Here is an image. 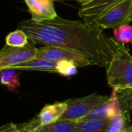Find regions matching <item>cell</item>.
Returning a JSON list of instances; mask_svg holds the SVG:
<instances>
[{
	"label": "cell",
	"mask_w": 132,
	"mask_h": 132,
	"mask_svg": "<svg viewBox=\"0 0 132 132\" xmlns=\"http://www.w3.org/2000/svg\"><path fill=\"white\" fill-rule=\"evenodd\" d=\"M18 29L35 44L62 47L84 55L91 65L108 68L119 43L94 22L70 20L57 16L43 22L22 20Z\"/></svg>",
	"instance_id": "1"
},
{
	"label": "cell",
	"mask_w": 132,
	"mask_h": 132,
	"mask_svg": "<svg viewBox=\"0 0 132 132\" xmlns=\"http://www.w3.org/2000/svg\"><path fill=\"white\" fill-rule=\"evenodd\" d=\"M107 70V81L113 90L132 89V56L125 44L118 50Z\"/></svg>",
	"instance_id": "2"
},
{
	"label": "cell",
	"mask_w": 132,
	"mask_h": 132,
	"mask_svg": "<svg viewBox=\"0 0 132 132\" xmlns=\"http://www.w3.org/2000/svg\"><path fill=\"white\" fill-rule=\"evenodd\" d=\"M109 97L94 93L88 96L67 101V109L59 121H78L98 106L104 104Z\"/></svg>",
	"instance_id": "3"
},
{
	"label": "cell",
	"mask_w": 132,
	"mask_h": 132,
	"mask_svg": "<svg viewBox=\"0 0 132 132\" xmlns=\"http://www.w3.org/2000/svg\"><path fill=\"white\" fill-rule=\"evenodd\" d=\"M67 109V103L56 102L44 106L38 115L29 122L20 125L26 132H38L42 128L59 121Z\"/></svg>",
	"instance_id": "4"
},
{
	"label": "cell",
	"mask_w": 132,
	"mask_h": 132,
	"mask_svg": "<svg viewBox=\"0 0 132 132\" xmlns=\"http://www.w3.org/2000/svg\"><path fill=\"white\" fill-rule=\"evenodd\" d=\"M38 49L31 40L22 47L5 45L0 52V70L11 68L14 66L36 59Z\"/></svg>",
	"instance_id": "5"
},
{
	"label": "cell",
	"mask_w": 132,
	"mask_h": 132,
	"mask_svg": "<svg viewBox=\"0 0 132 132\" xmlns=\"http://www.w3.org/2000/svg\"><path fill=\"white\" fill-rule=\"evenodd\" d=\"M132 0H125L114 6L99 18L94 23L101 29H115L130 23Z\"/></svg>",
	"instance_id": "6"
},
{
	"label": "cell",
	"mask_w": 132,
	"mask_h": 132,
	"mask_svg": "<svg viewBox=\"0 0 132 132\" xmlns=\"http://www.w3.org/2000/svg\"><path fill=\"white\" fill-rule=\"evenodd\" d=\"M36 59H48L56 62L61 60H68L73 62L78 67H84L91 65L90 61L82 53L56 46H44L43 47L39 48Z\"/></svg>",
	"instance_id": "7"
},
{
	"label": "cell",
	"mask_w": 132,
	"mask_h": 132,
	"mask_svg": "<svg viewBox=\"0 0 132 132\" xmlns=\"http://www.w3.org/2000/svg\"><path fill=\"white\" fill-rule=\"evenodd\" d=\"M125 0H94L82 6L78 11V15L84 22H94L108 11Z\"/></svg>",
	"instance_id": "8"
},
{
	"label": "cell",
	"mask_w": 132,
	"mask_h": 132,
	"mask_svg": "<svg viewBox=\"0 0 132 132\" xmlns=\"http://www.w3.org/2000/svg\"><path fill=\"white\" fill-rule=\"evenodd\" d=\"M120 114H122L120 104L114 90L109 99L103 104L98 106L87 115L79 120L78 121H90V120H103V119H111Z\"/></svg>",
	"instance_id": "9"
},
{
	"label": "cell",
	"mask_w": 132,
	"mask_h": 132,
	"mask_svg": "<svg viewBox=\"0 0 132 132\" xmlns=\"http://www.w3.org/2000/svg\"><path fill=\"white\" fill-rule=\"evenodd\" d=\"M26 3L31 19L34 22H43L56 18L54 0H24Z\"/></svg>",
	"instance_id": "10"
},
{
	"label": "cell",
	"mask_w": 132,
	"mask_h": 132,
	"mask_svg": "<svg viewBox=\"0 0 132 132\" xmlns=\"http://www.w3.org/2000/svg\"><path fill=\"white\" fill-rule=\"evenodd\" d=\"M57 62L48 59H33L21 64L14 66L13 68L16 70H37L46 71L50 73H57Z\"/></svg>",
	"instance_id": "11"
},
{
	"label": "cell",
	"mask_w": 132,
	"mask_h": 132,
	"mask_svg": "<svg viewBox=\"0 0 132 132\" xmlns=\"http://www.w3.org/2000/svg\"><path fill=\"white\" fill-rule=\"evenodd\" d=\"M111 119L77 121L74 132H108Z\"/></svg>",
	"instance_id": "12"
},
{
	"label": "cell",
	"mask_w": 132,
	"mask_h": 132,
	"mask_svg": "<svg viewBox=\"0 0 132 132\" xmlns=\"http://www.w3.org/2000/svg\"><path fill=\"white\" fill-rule=\"evenodd\" d=\"M1 84L7 87L10 91H16L20 87L19 76L16 70L13 68H5L0 70Z\"/></svg>",
	"instance_id": "13"
},
{
	"label": "cell",
	"mask_w": 132,
	"mask_h": 132,
	"mask_svg": "<svg viewBox=\"0 0 132 132\" xmlns=\"http://www.w3.org/2000/svg\"><path fill=\"white\" fill-rule=\"evenodd\" d=\"M120 104L122 114L124 115L126 122L129 123L130 113L132 108V89L128 90H114Z\"/></svg>",
	"instance_id": "14"
},
{
	"label": "cell",
	"mask_w": 132,
	"mask_h": 132,
	"mask_svg": "<svg viewBox=\"0 0 132 132\" xmlns=\"http://www.w3.org/2000/svg\"><path fill=\"white\" fill-rule=\"evenodd\" d=\"M77 121H57L48 126L42 128L38 132H74Z\"/></svg>",
	"instance_id": "15"
},
{
	"label": "cell",
	"mask_w": 132,
	"mask_h": 132,
	"mask_svg": "<svg viewBox=\"0 0 132 132\" xmlns=\"http://www.w3.org/2000/svg\"><path fill=\"white\" fill-rule=\"evenodd\" d=\"M29 39L27 34L22 29H16L5 37V45L14 47H22L25 46Z\"/></svg>",
	"instance_id": "16"
},
{
	"label": "cell",
	"mask_w": 132,
	"mask_h": 132,
	"mask_svg": "<svg viewBox=\"0 0 132 132\" xmlns=\"http://www.w3.org/2000/svg\"><path fill=\"white\" fill-rule=\"evenodd\" d=\"M114 36L119 43H132V26L126 24L114 29Z\"/></svg>",
	"instance_id": "17"
},
{
	"label": "cell",
	"mask_w": 132,
	"mask_h": 132,
	"mask_svg": "<svg viewBox=\"0 0 132 132\" xmlns=\"http://www.w3.org/2000/svg\"><path fill=\"white\" fill-rule=\"evenodd\" d=\"M77 66L72 61L61 60L57 62L56 73H59L63 77H72L77 73Z\"/></svg>",
	"instance_id": "18"
},
{
	"label": "cell",
	"mask_w": 132,
	"mask_h": 132,
	"mask_svg": "<svg viewBox=\"0 0 132 132\" xmlns=\"http://www.w3.org/2000/svg\"><path fill=\"white\" fill-rule=\"evenodd\" d=\"M126 120L122 114L111 118L108 132H125L126 128Z\"/></svg>",
	"instance_id": "19"
},
{
	"label": "cell",
	"mask_w": 132,
	"mask_h": 132,
	"mask_svg": "<svg viewBox=\"0 0 132 132\" xmlns=\"http://www.w3.org/2000/svg\"><path fill=\"white\" fill-rule=\"evenodd\" d=\"M94 0H77V2L80 3V6L82 7V6H84V5H87V4H89V3H90L91 2H93Z\"/></svg>",
	"instance_id": "20"
},
{
	"label": "cell",
	"mask_w": 132,
	"mask_h": 132,
	"mask_svg": "<svg viewBox=\"0 0 132 132\" xmlns=\"http://www.w3.org/2000/svg\"><path fill=\"white\" fill-rule=\"evenodd\" d=\"M125 132H132V126H127Z\"/></svg>",
	"instance_id": "21"
},
{
	"label": "cell",
	"mask_w": 132,
	"mask_h": 132,
	"mask_svg": "<svg viewBox=\"0 0 132 132\" xmlns=\"http://www.w3.org/2000/svg\"><path fill=\"white\" fill-rule=\"evenodd\" d=\"M131 21H132V12H131Z\"/></svg>",
	"instance_id": "22"
}]
</instances>
